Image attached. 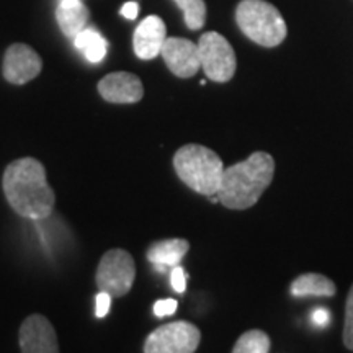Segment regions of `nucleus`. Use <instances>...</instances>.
<instances>
[{"label":"nucleus","mask_w":353,"mask_h":353,"mask_svg":"<svg viewBox=\"0 0 353 353\" xmlns=\"http://www.w3.org/2000/svg\"><path fill=\"white\" fill-rule=\"evenodd\" d=\"M41 69V57L28 44H12L3 56V77L7 82L15 83V85H23V83L33 81L34 77L39 76Z\"/></svg>","instance_id":"6e6552de"},{"label":"nucleus","mask_w":353,"mask_h":353,"mask_svg":"<svg viewBox=\"0 0 353 353\" xmlns=\"http://www.w3.org/2000/svg\"><path fill=\"white\" fill-rule=\"evenodd\" d=\"M110 304H112V296H110L108 293H105V291H100L95 299V316L99 317V319L108 314Z\"/></svg>","instance_id":"4be33fe9"},{"label":"nucleus","mask_w":353,"mask_h":353,"mask_svg":"<svg viewBox=\"0 0 353 353\" xmlns=\"http://www.w3.org/2000/svg\"><path fill=\"white\" fill-rule=\"evenodd\" d=\"M176 306H179V303H176L175 299H159V301L154 304V314L157 317L170 316L176 311Z\"/></svg>","instance_id":"412c9836"},{"label":"nucleus","mask_w":353,"mask_h":353,"mask_svg":"<svg viewBox=\"0 0 353 353\" xmlns=\"http://www.w3.org/2000/svg\"><path fill=\"white\" fill-rule=\"evenodd\" d=\"M190 249L185 239H165L152 244L148 250V260L159 270L179 267Z\"/></svg>","instance_id":"4468645a"},{"label":"nucleus","mask_w":353,"mask_h":353,"mask_svg":"<svg viewBox=\"0 0 353 353\" xmlns=\"http://www.w3.org/2000/svg\"><path fill=\"white\" fill-rule=\"evenodd\" d=\"M139 13V6L136 2H126L125 6L121 7V15L128 20H134Z\"/></svg>","instance_id":"b1692460"},{"label":"nucleus","mask_w":353,"mask_h":353,"mask_svg":"<svg viewBox=\"0 0 353 353\" xmlns=\"http://www.w3.org/2000/svg\"><path fill=\"white\" fill-rule=\"evenodd\" d=\"M170 283H172V288H174L176 293H183L185 290H187V273L182 267H174L172 268V273H170Z\"/></svg>","instance_id":"aec40b11"},{"label":"nucleus","mask_w":353,"mask_h":353,"mask_svg":"<svg viewBox=\"0 0 353 353\" xmlns=\"http://www.w3.org/2000/svg\"><path fill=\"white\" fill-rule=\"evenodd\" d=\"M99 94L110 103H136L143 99L144 87L131 72H112L99 82Z\"/></svg>","instance_id":"9b49d317"},{"label":"nucleus","mask_w":353,"mask_h":353,"mask_svg":"<svg viewBox=\"0 0 353 353\" xmlns=\"http://www.w3.org/2000/svg\"><path fill=\"white\" fill-rule=\"evenodd\" d=\"M236 21L247 38L263 48L278 46L288 33L280 10L267 0H242L236 8Z\"/></svg>","instance_id":"20e7f679"},{"label":"nucleus","mask_w":353,"mask_h":353,"mask_svg":"<svg viewBox=\"0 0 353 353\" xmlns=\"http://www.w3.org/2000/svg\"><path fill=\"white\" fill-rule=\"evenodd\" d=\"M136 278L134 259L123 249H112L103 255L97 268V286L112 298L125 296Z\"/></svg>","instance_id":"39448f33"},{"label":"nucleus","mask_w":353,"mask_h":353,"mask_svg":"<svg viewBox=\"0 0 353 353\" xmlns=\"http://www.w3.org/2000/svg\"><path fill=\"white\" fill-rule=\"evenodd\" d=\"M183 12L185 23L190 30H200L206 21L205 0H174Z\"/></svg>","instance_id":"a211bd4d"},{"label":"nucleus","mask_w":353,"mask_h":353,"mask_svg":"<svg viewBox=\"0 0 353 353\" xmlns=\"http://www.w3.org/2000/svg\"><path fill=\"white\" fill-rule=\"evenodd\" d=\"M74 46L85 56V59L92 64H99L105 59L108 50V41L95 28L82 30L74 38Z\"/></svg>","instance_id":"dca6fc26"},{"label":"nucleus","mask_w":353,"mask_h":353,"mask_svg":"<svg viewBox=\"0 0 353 353\" xmlns=\"http://www.w3.org/2000/svg\"><path fill=\"white\" fill-rule=\"evenodd\" d=\"M161 56L164 57L167 68L176 77H193L201 69L198 46L190 39L167 38L162 46Z\"/></svg>","instance_id":"9d476101"},{"label":"nucleus","mask_w":353,"mask_h":353,"mask_svg":"<svg viewBox=\"0 0 353 353\" xmlns=\"http://www.w3.org/2000/svg\"><path fill=\"white\" fill-rule=\"evenodd\" d=\"M275 175V161L267 152H254L239 164L224 169L218 192L229 210H247L260 200Z\"/></svg>","instance_id":"f03ea898"},{"label":"nucleus","mask_w":353,"mask_h":353,"mask_svg":"<svg viewBox=\"0 0 353 353\" xmlns=\"http://www.w3.org/2000/svg\"><path fill=\"white\" fill-rule=\"evenodd\" d=\"M201 69L213 82H229L236 74L237 59L232 46L223 34L208 32L198 41Z\"/></svg>","instance_id":"423d86ee"},{"label":"nucleus","mask_w":353,"mask_h":353,"mask_svg":"<svg viewBox=\"0 0 353 353\" xmlns=\"http://www.w3.org/2000/svg\"><path fill=\"white\" fill-rule=\"evenodd\" d=\"M174 167L182 182L206 196L218 195L223 182L224 165L221 157L210 148L187 144L174 156Z\"/></svg>","instance_id":"7ed1b4c3"},{"label":"nucleus","mask_w":353,"mask_h":353,"mask_svg":"<svg viewBox=\"0 0 353 353\" xmlns=\"http://www.w3.org/2000/svg\"><path fill=\"white\" fill-rule=\"evenodd\" d=\"M335 291L334 281L319 273H306L291 283L293 296H334Z\"/></svg>","instance_id":"2eb2a0df"},{"label":"nucleus","mask_w":353,"mask_h":353,"mask_svg":"<svg viewBox=\"0 0 353 353\" xmlns=\"http://www.w3.org/2000/svg\"><path fill=\"white\" fill-rule=\"evenodd\" d=\"M201 334L196 325L185 321L170 322L149 334L144 353H195Z\"/></svg>","instance_id":"0eeeda50"},{"label":"nucleus","mask_w":353,"mask_h":353,"mask_svg":"<svg viewBox=\"0 0 353 353\" xmlns=\"http://www.w3.org/2000/svg\"><path fill=\"white\" fill-rule=\"evenodd\" d=\"M90 12L83 6L82 0H59V7L56 10V20L61 32L65 37L76 38L82 30L87 28Z\"/></svg>","instance_id":"ddd939ff"},{"label":"nucleus","mask_w":353,"mask_h":353,"mask_svg":"<svg viewBox=\"0 0 353 353\" xmlns=\"http://www.w3.org/2000/svg\"><path fill=\"white\" fill-rule=\"evenodd\" d=\"M270 339L262 330H249L242 334L234 345L232 353H268Z\"/></svg>","instance_id":"f3484780"},{"label":"nucleus","mask_w":353,"mask_h":353,"mask_svg":"<svg viewBox=\"0 0 353 353\" xmlns=\"http://www.w3.org/2000/svg\"><path fill=\"white\" fill-rule=\"evenodd\" d=\"M3 193L15 213L28 219H44L54 210L56 195L46 180V169L33 157H21L7 165Z\"/></svg>","instance_id":"f257e3e1"},{"label":"nucleus","mask_w":353,"mask_h":353,"mask_svg":"<svg viewBox=\"0 0 353 353\" xmlns=\"http://www.w3.org/2000/svg\"><path fill=\"white\" fill-rule=\"evenodd\" d=\"M21 353H59L56 330L46 317L32 314L20 327Z\"/></svg>","instance_id":"1a4fd4ad"},{"label":"nucleus","mask_w":353,"mask_h":353,"mask_svg":"<svg viewBox=\"0 0 353 353\" xmlns=\"http://www.w3.org/2000/svg\"><path fill=\"white\" fill-rule=\"evenodd\" d=\"M343 343L348 350L353 352V285L348 291L345 304V325H343Z\"/></svg>","instance_id":"6ab92c4d"},{"label":"nucleus","mask_w":353,"mask_h":353,"mask_svg":"<svg viewBox=\"0 0 353 353\" xmlns=\"http://www.w3.org/2000/svg\"><path fill=\"white\" fill-rule=\"evenodd\" d=\"M311 321H312V324L317 325V327H325V325L330 322V312L324 307H317L312 311Z\"/></svg>","instance_id":"5701e85b"},{"label":"nucleus","mask_w":353,"mask_h":353,"mask_svg":"<svg viewBox=\"0 0 353 353\" xmlns=\"http://www.w3.org/2000/svg\"><path fill=\"white\" fill-rule=\"evenodd\" d=\"M165 39L167 34L164 21L156 15H151L141 21V25L136 28L132 48H134L136 56L139 59L149 61L161 54Z\"/></svg>","instance_id":"f8f14e48"}]
</instances>
